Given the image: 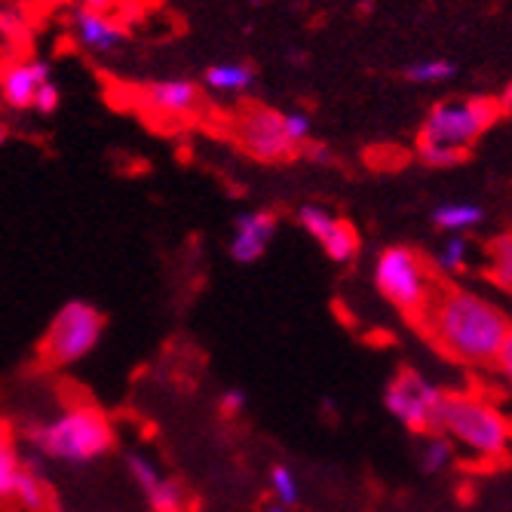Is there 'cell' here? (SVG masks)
Listing matches in <instances>:
<instances>
[{"instance_id":"obj_24","label":"cell","mask_w":512,"mask_h":512,"mask_svg":"<svg viewBox=\"0 0 512 512\" xmlns=\"http://www.w3.org/2000/svg\"><path fill=\"white\" fill-rule=\"evenodd\" d=\"M28 34V19L19 7L0 4V40H19Z\"/></svg>"},{"instance_id":"obj_30","label":"cell","mask_w":512,"mask_h":512,"mask_svg":"<svg viewBox=\"0 0 512 512\" xmlns=\"http://www.w3.org/2000/svg\"><path fill=\"white\" fill-rule=\"evenodd\" d=\"M80 7L96 10V13H108V10H114V7H117V0H80Z\"/></svg>"},{"instance_id":"obj_29","label":"cell","mask_w":512,"mask_h":512,"mask_svg":"<svg viewBox=\"0 0 512 512\" xmlns=\"http://www.w3.org/2000/svg\"><path fill=\"white\" fill-rule=\"evenodd\" d=\"M497 368H500V375L512 384V332L506 335V341L500 344V353H497Z\"/></svg>"},{"instance_id":"obj_10","label":"cell","mask_w":512,"mask_h":512,"mask_svg":"<svg viewBox=\"0 0 512 512\" xmlns=\"http://www.w3.org/2000/svg\"><path fill=\"white\" fill-rule=\"evenodd\" d=\"M276 224H279L276 215L267 209L240 212L234 218V237H230V243H227V255L243 267L261 261L270 240L276 237Z\"/></svg>"},{"instance_id":"obj_28","label":"cell","mask_w":512,"mask_h":512,"mask_svg":"<svg viewBox=\"0 0 512 512\" xmlns=\"http://www.w3.org/2000/svg\"><path fill=\"white\" fill-rule=\"evenodd\" d=\"M301 151H304V157H307L310 163H319V166L335 163V154L329 151V145H322V142H307Z\"/></svg>"},{"instance_id":"obj_31","label":"cell","mask_w":512,"mask_h":512,"mask_svg":"<svg viewBox=\"0 0 512 512\" xmlns=\"http://www.w3.org/2000/svg\"><path fill=\"white\" fill-rule=\"evenodd\" d=\"M497 105H500L503 111H512V83L503 89V96H500V102H497Z\"/></svg>"},{"instance_id":"obj_19","label":"cell","mask_w":512,"mask_h":512,"mask_svg":"<svg viewBox=\"0 0 512 512\" xmlns=\"http://www.w3.org/2000/svg\"><path fill=\"white\" fill-rule=\"evenodd\" d=\"M145 500L151 506V512H184V503H188V494H184L181 482L172 476H163L154 488L145 491Z\"/></svg>"},{"instance_id":"obj_15","label":"cell","mask_w":512,"mask_h":512,"mask_svg":"<svg viewBox=\"0 0 512 512\" xmlns=\"http://www.w3.org/2000/svg\"><path fill=\"white\" fill-rule=\"evenodd\" d=\"M19 476H22V451L16 433L7 421H0V509L13 506Z\"/></svg>"},{"instance_id":"obj_1","label":"cell","mask_w":512,"mask_h":512,"mask_svg":"<svg viewBox=\"0 0 512 512\" xmlns=\"http://www.w3.org/2000/svg\"><path fill=\"white\" fill-rule=\"evenodd\" d=\"M430 338L457 362L485 365L494 362L500 344L512 332V325L500 307L467 292V289H436L433 304L424 316Z\"/></svg>"},{"instance_id":"obj_21","label":"cell","mask_w":512,"mask_h":512,"mask_svg":"<svg viewBox=\"0 0 512 512\" xmlns=\"http://www.w3.org/2000/svg\"><path fill=\"white\" fill-rule=\"evenodd\" d=\"M270 491L276 497L279 506H298L301 503V485H298V476L295 470H289L286 463H276L270 467Z\"/></svg>"},{"instance_id":"obj_6","label":"cell","mask_w":512,"mask_h":512,"mask_svg":"<svg viewBox=\"0 0 512 512\" xmlns=\"http://www.w3.org/2000/svg\"><path fill=\"white\" fill-rule=\"evenodd\" d=\"M105 335V316L89 301L62 304L43 335V359L50 365H74L99 347Z\"/></svg>"},{"instance_id":"obj_13","label":"cell","mask_w":512,"mask_h":512,"mask_svg":"<svg viewBox=\"0 0 512 512\" xmlns=\"http://www.w3.org/2000/svg\"><path fill=\"white\" fill-rule=\"evenodd\" d=\"M142 102L157 111V114H166V117H188L200 108L203 102V92L194 80H181V77H172V80H151L142 86Z\"/></svg>"},{"instance_id":"obj_9","label":"cell","mask_w":512,"mask_h":512,"mask_svg":"<svg viewBox=\"0 0 512 512\" xmlns=\"http://www.w3.org/2000/svg\"><path fill=\"white\" fill-rule=\"evenodd\" d=\"M295 218L335 264H350L359 255V234L353 230V224L344 218H335L325 206L304 203L298 206Z\"/></svg>"},{"instance_id":"obj_23","label":"cell","mask_w":512,"mask_h":512,"mask_svg":"<svg viewBox=\"0 0 512 512\" xmlns=\"http://www.w3.org/2000/svg\"><path fill=\"white\" fill-rule=\"evenodd\" d=\"M427 442L421 445V470L424 473H442L448 463H451V454H454V448H451V439H445V436H424Z\"/></svg>"},{"instance_id":"obj_3","label":"cell","mask_w":512,"mask_h":512,"mask_svg":"<svg viewBox=\"0 0 512 512\" xmlns=\"http://www.w3.org/2000/svg\"><path fill=\"white\" fill-rule=\"evenodd\" d=\"M497 111L500 105L485 96L433 105V111L427 114L421 126V135H417V157L436 169L457 166L467 157L476 138L485 129H491V123L497 120Z\"/></svg>"},{"instance_id":"obj_7","label":"cell","mask_w":512,"mask_h":512,"mask_svg":"<svg viewBox=\"0 0 512 512\" xmlns=\"http://www.w3.org/2000/svg\"><path fill=\"white\" fill-rule=\"evenodd\" d=\"M439 399L442 390L430 384L424 375H417L414 368H399L384 393L387 411L417 436H439V424H436Z\"/></svg>"},{"instance_id":"obj_8","label":"cell","mask_w":512,"mask_h":512,"mask_svg":"<svg viewBox=\"0 0 512 512\" xmlns=\"http://www.w3.org/2000/svg\"><path fill=\"white\" fill-rule=\"evenodd\" d=\"M240 145L249 157L261 160V163H283L292 160L298 154V148L292 145V138L286 135V123H283V111L273 108H252L240 117Z\"/></svg>"},{"instance_id":"obj_18","label":"cell","mask_w":512,"mask_h":512,"mask_svg":"<svg viewBox=\"0 0 512 512\" xmlns=\"http://www.w3.org/2000/svg\"><path fill=\"white\" fill-rule=\"evenodd\" d=\"M488 279L497 289L512 292V234H497L488 243Z\"/></svg>"},{"instance_id":"obj_11","label":"cell","mask_w":512,"mask_h":512,"mask_svg":"<svg viewBox=\"0 0 512 512\" xmlns=\"http://www.w3.org/2000/svg\"><path fill=\"white\" fill-rule=\"evenodd\" d=\"M71 34L74 40L83 46L86 53H96V56H111L117 53L120 46L126 43V28L117 25L108 13H96V10H86V7H74L68 16Z\"/></svg>"},{"instance_id":"obj_27","label":"cell","mask_w":512,"mask_h":512,"mask_svg":"<svg viewBox=\"0 0 512 512\" xmlns=\"http://www.w3.org/2000/svg\"><path fill=\"white\" fill-rule=\"evenodd\" d=\"M246 405H249V396H246V390H240V387H227V390L218 396V411H221L224 417H237V414H243Z\"/></svg>"},{"instance_id":"obj_26","label":"cell","mask_w":512,"mask_h":512,"mask_svg":"<svg viewBox=\"0 0 512 512\" xmlns=\"http://www.w3.org/2000/svg\"><path fill=\"white\" fill-rule=\"evenodd\" d=\"M59 105H62V89H59L53 80H46V83L37 89L31 111H37V114H43V117H50V114L59 111Z\"/></svg>"},{"instance_id":"obj_14","label":"cell","mask_w":512,"mask_h":512,"mask_svg":"<svg viewBox=\"0 0 512 512\" xmlns=\"http://www.w3.org/2000/svg\"><path fill=\"white\" fill-rule=\"evenodd\" d=\"M203 86L221 96H243L255 86V68L249 62H215L203 71Z\"/></svg>"},{"instance_id":"obj_4","label":"cell","mask_w":512,"mask_h":512,"mask_svg":"<svg viewBox=\"0 0 512 512\" xmlns=\"http://www.w3.org/2000/svg\"><path fill=\"white\" fill-rule=\"evenodd\" d=\"M436 424H439V436L460 442L467 451L485 460L506 457L512 445V430L506 424V417L497 408H491L485 399L470 393H442Z\"/></svg>"},{"instance_id":"obj_16","label":"cell","mask_w":512,"mask_h":512,"mask_svg":"<svg viewBox=\"0 0 512 512\" xmlns=\"http://www.w3.org/2000/svg\"><path fill=\"white\" fill-rule=\"evenodd\" d=\"M482 221H485V209L476 203H442L439 209H433V224L451 230V234H463V230L479 227Z\"/></svg>"},{"instance_id":"obj_12","label":"cell","mask_w":512,"mask_h":512,"mask_svg":"<svg viewBox=\"0 0 512 512\" xmlns=\"http://www.w3.org/2000/svg\"><path fill=\"white\" fill-rule=\"evenodd\" d=\"M50 62L46 59H25V62H13L0 74V102H4L10 111H31L37 89L53 80L50 74Z\"/></svg>"},{"instance_id":"obj_33","label":"cell","mask_w":512,"mask_h":512,"mask_svg":"<svg viewBox=\"0 0 512 512\" xmlns=\"http://www.w3.org/2000/svg\"><path fill=\"white\" fill-rule=\"evenodd\" d=\"M264 512H286V506H279V503H273V506H267Z\"/></svg>"},{"instance_id":"obj_2","label":"cell","mask_w":512,"mask_h":512,"mask_svg":"<svg viewBox=\"0 0 512 512\" xmlns=\"http://www.w3.org/2000/svg\"><path fill=\"white\" fill-rule=\"evenodd\" d=\"M25 445L37 451L46 463H65V467H86L114 451L117 433L108 414L96 405H74L53 421L28 424Z\"/></svg>"},{"instance_id":"obj_20","label":"cell","mask_w":512,"mask_h":512,"mask_svg":"<svg viewBox=\"0 0 512 512\" xmlns=\"http://www.w3.org/2000/svg\"><path fill=\"white\" fill-rule=\"evenodd\" d=\"M405 80L411 83H421V86H436V83H445L457 74V65L448 62V59H417L411 65H405Z\"/></svg>"},{"instance_id":"obj_22","label":"cell","mask_w":512,"mask_h":512,"mask_svg":"<svg viewBox=\"0 0 512 512\" xmlns=\"http://www.w3.org/2000/svg\"><path fill=\"white\" fill-rule=\"evenodd\" d=\"M470 240L463 237H451L439 252H436V270L439 273H457L470 267Z\"/></svg>"},{"instance_id":"obj_5","label":"cell","mask_w":512,"mask_h":512,"mask_svg":"<svg viewBox=\"0 0 512 512\" xmlns=\"http://www.w3.org/2000/svg\"><path fill=\"white\" fill-rule=\"evenodd\" d=\"M375 289L399 313L424 322L436 295V276L421 252L408 246H390L375 261Z\"/></svg>"},{"instance_id":"obj_17","label":"cell","mask_w":512,"mask_h":512,"mask_svg":"<svg viewBox=\"0 0 512 512\" xmlns=\"http://www.w3.org/2000/svg\"><path fill=\"white\" fill-rule=\"evenodd\" d=\"M50 500H53L50 479H43V476H34V473L22 470L19 485H16V494H13V506H19L25 512H46V509H50Z\"/></svg>"},{"instance_id":"obj_32","label":"cell","mask_w":512,"mask_h":512,"mask_svg":"<svg viewBox=\"0 0 512 512\" xmlns=\"http://www.w3.org/2000/svg\"><path fill=\"white\" fill-rule=\"evenodd\" d=\"M7 138H10V129H7L4 123H0V148H4V145H7Z\"/></svg>"},{"instance_id":"obj_25","label":"cell","mask_w":512,"mask_h":512,"mask_svg":"<svg viewBox=\"0 0 512 512\" xmlns=\"http://www.w3.org/2000/svg\"><path fill=\"white\" fill-rule=\"evenodd\" d=\"M283 123H286V135L292 138V145L301 151L310 142V135H313V120L304 111H286Z\"/></svg>"}]
</instances>
